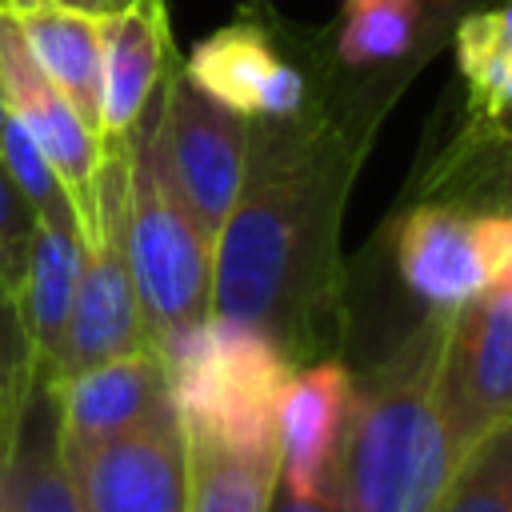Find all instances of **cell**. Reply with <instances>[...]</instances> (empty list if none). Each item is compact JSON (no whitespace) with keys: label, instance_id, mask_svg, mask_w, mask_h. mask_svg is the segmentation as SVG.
I'll use <instances>...</instances> for the list:
<instances>
[{"label":"cell","instance_id":"6da1fadb","mask_svg":"<svg viewBox=\"0 0 512 512\" xmlns=\"http://www.w3.org/2000/svg\"><path fill=\"white\" fill-rule=\"evenodd\" d=\"M380 116L384 100L348 92L248 120L244 180L212 244V312L260 328L292 368L340 336V224Z\"/></svg>","mask_w":512,"mask_h":512},{"label":"cell","instance_id":"7a4b0ae2","mask_svg":"<svg viewBox=\"0 0 512 512\" xmlns=\"http://www.w3.org/2000/svg\"><path fill=\"white\" fill-rule=\"evenodd\" d=\"M448 312H432L364 380H352L336 452L340 512H432L460 452L436 400Z\"/></svg>","mask_w":512,"mask_h":512},{"label":"cell","instance_id":"3957f363","mask_svg":"<svg viewBox=\"0 0 512 512\" xmlns=\"http://www.w3.org/2000/svg\"><path fill=\"white\" fill-rule=\"evenodd\" d=\"M164 368L184 440L276 452V400L292 364L260 328L212 312L176 340Z\"/></svg>","mask_w":512,"mask_h":512},{"label":"cell","instance_id":"277c9868","mask_svg":"<svg viewBox=\"0 0 512 512\" xmlns=\"http://www.w3.org/2000/svg\"><path fill=\"white\" fill-rule=\"evenodd\" d=\"M124 164L128 268L140 300L144 340L164 360L184 332L212 316V244L168 188L144 120L124 140Z\"/></svg>","mask_w":512,"mask_h":512},{"label":"cell","instance_id":"5b68a950","mask_svg":"<svg viewBox=\"0 0 512 512\" xmlns=\"http://www.w3.org/2000/svg\"><path fill=\"white\" fill-rule=\"evenodd\" d=\"M148 144L180 208L192 216L200 236L216 244V232L244 180L248 120L204 96L180 68L164 80L160 112L148 124Z\"/></svg>","mask_w":512,"mask_h":512},{"label":"cell","instance_id":"8992f818","mask_svg":"<svg viewBox=\"0 0 512 512\" xmlns=\"http://www.w3.org/2000/svg\"><path fill=\"white\" fill-rule=\"evenodd\" d=\"M124 176H128V164H124V140H120L100 152L96 236L84 244V264L76 280V300H72L56 380L88 364L148 348L140 300H136V284L128 268V244H124V216H128Z\"/></svg>","mask_w":512,"mask_h":512},{"label":"cell","instance_id":"52a82bcc","mask_svg":"<svg viewBox=\"0 0 512 512\" xmlns=\"http://www.w3.org/2000/svg\"><path fill=\"white\" fill-rule=\"evenodd\" d=\"M396 268L416 300L448 312L512 276L508 208L420 200L396 224Z\"/></svg>","mask_w":512,"mask_h":512},{"label":"cell","instance_id":"ba28073f","mask_svg":"<svg viewBox=\"0 0 512 512\" xmlns=\"http://www.w3.org/2000/svg\"><path fill=\"white\" fill-rule=\"evenodd\" d=\"M436 400L460 456L492 428L512 424V276L448 308Z\"/></svg>","mask_w":512,"mask_h":512},{"label":"cell","instance_id":"9c48e42d","mask_svg":"<svg viewBox=\"0 0 512 512\" xmlns=\"http://www.w3.org/2000/svg\"><path fill=\"white\" fill-rule=\"evenodd\" d=\"M0 88L8 112L48 156L56 180L64 184V196L88 244L96 236V168L104 148L100 136L80 120V112L52 88V80L32 60L16 12H0Z\"/></svg>","mask_w":512,"mask_h":512},{"label":"cell","instance_id":"30bf717a","mask_svg":"<svg viewBox=\"0 0 512 512\" xmlns=\"http://www.w3.org/2000/svg\"><path fill=\"white\" fill-rule=\"evenodd\" d=\"M184 76L244 120H284L308 100L304 68L280 56L272 28L256 16H236L204 36L188 52Z\"/></svg>","mask_w":512,"mask_h":512},{"label":"cell","instance_id":"8fae6325","mask_svg":"<svg viewBox=\"0 0 512 512\" xmlns=\"http://www.w3.org/2000/svg\"><path fill=\"white\" fill-rule=\"evenodd\" d=\"M84 512H184V436L176 416L64 452Z\"/></svg>","mask_w":512,"mask_h":512},{"label":"cell","instance_id":"7c38bea8","mask_svg":"<svg viewBox=\"0 0 512 512\" xmlns=\"http://www.w3.org/2000/svg\"><path fill=\"white\" fill-rule=\"evenodd\" d=\"M52 396L64 452L92 448L124 432H136L152 420L176 416L168 400V368L152 348L68 372L52 380Z\"/></svg>","mask_w":512,"mask_h":512},{"label":"cell","instance_id":"4fadbf2b","mask_svg":"<svg viewBox=\"0 0 512 512\" xmlns=\"http://www.w3.org/2000/svg\"><path fill=\"white\" fill-rule=\"evenodd\" d=\"M348 392L352 372L336 356L288 372L276 400V484L292 496H316L332 484Z\"/></svg>","mask_w":512,"mask_h":512},{"label":"cell","instance_id":"5bb4252c","mask_svg":"<svg viewBox=\"0 0 512 512\" xmlns=\"http://www.w3.org/2000/svg\"><path fill=\"white\" fill-rule=\"evenodd\" d=\"M168 0H124L100 16V148L128 140L172 72Z\"/></svg>","mask_w":512,"mask_h":512},{"label":"cell","instance_id":"9a60e30c","mask_svg":"<svg viewBox=\"0 0 512 512\" xmlns=\"http://www.w3.org/2000/svg\"><path fill=\"white\" fill-rule=\"evenodd\" d=\"M0 512H84L60 448L52 380L32 376L20 416L0 448Z\"/></svg>","mask_w":512,"mask_h":512},{"label":"cell","instance_id":"2e32d148","mask_svg":"<svg viewBox=\"0 0 512 512\" xmlns=\"http://www.w3.org/2000/svg\"><path fill=\"white\" fill-rule=\"evenodd\" d=\"M84 264V236L76 224H44L36 220L28 268L16 292V316L32 348L36 376L56 380L60 372V348L76 300V280Z\"/></svg>","mask_w":512,"mask_h":512},{"label":"cell","instance_id":"e0dca14e","mask_svg":"<svg viewBox=\"0 0 512 512\" xmlns=\"http://www.w3.org/2000/svg\"><path fill=\"white\" fill-rule=\"evenodd\" d=\"M16 20L40 72L100 136V16L40 0Z\"/></svg>","mask_w":512,"mask_h":512},{"label":"cell","instance_id":"ac0fdd59","mask_svg":"<svg viewBox=\"0 0 512 512\" xmlns=\"http://www.w3.org/2000/svg\"><path fill=\"white\" fill-rule=\"evenodd\" d=\"M452 44H456V68L468 92L464 128L508 136V104H512V12L508 4L464 12L456 20Z\"/></svg>","mask_w":512,"mask_h":512},{"label":"cell","instance_id":"d6986e66","mask_svg":"<svg viewBox=\"0 0 512 512\" xmlns=\"http://www.w3.org/2000/svg\"><path fill=\"white\" fill-rule=\"evenodd\" d=\"M276 452L184 440V512H268Z\"/></svg>","mask_w":512,"mask_h":512},{"label":"cell","instance_id":"ffe728a7","mask_svg":"<svg viewBox=\"0 0 512 512\" xmlns=\"http://www.w3.org/2000/svg\"><path fill=\"white\" fill-rule=\"evenodd\" d=\"M416 0H344L336 60L348 68L388 64L412 52Z\"/></svg>","mask_w":512,"mask_h":512},{"label":"cell","instance_id":"44dd1931","mask_svg":"<svg viewBox=\"0 0 512 512\" xmlns=\"http://www.w3.org/2000/svg\"><path fill=\"white\" fill-rule=\"evenodd\" d=\"M432 512H512V424L472 444Z\"/></svg>","mask_w":512,"mask_h":512},{"label":"cell","instance_id":"7402d4cb","mask_svg":"<svg viewBox=\"0 0 512 512\" xmlns=\"http://www.w3.org/2000/svg\"><path fill=\"white\" fill-rule=\"evenodd\" d=\"M0 164H4L8 180L16 184V192L24 196V204L32 208L36 220H44V224H76V212H72V204L64 196V184L56 180L48 156L32 144V136L20 128V120L12 112H8V124L0 132Z\"/></svg>","mask_w":512,"mask_h":512},{"label":"cell","instance_id":"603a6c76","mask_svg":"<svg viewBox=\"0 0 512 512\" xmlns=\"http://www.w3.org/2000/svg\"><path fill=\"white\" fill-rule=\"evenodd\" d=\"M32 376H36V364H32V348L16 316V300L0 292V448L20 416Z\"/></svg>","mask_w":512,"mask_h":512},{"label":"cell","instance_id":"cb8c5ba5","mask_svg":"<svg viewBox=\"0 0 512 512\" xmlns=\"http://www.w3.org/2000/svg\"><path fill=\"white\" fill-rule=\"evenodd\" d=\"M32 232H36V216L0 164V292L12 300H16L24 268H28Z\"/></svg>","mask_w":512,"mask_h":512},{"label":"cell","instance_id":"d4e9b609","mask_svg":"<svg viewBox=\"0 0 512 512\" xmlns=\"http://www.w3.org/2000/svg\"><path fill=\"white\" fill-rule=\"evenodd\" d=\"M468 4H472V0H416V32H412V48L432 52V44H436V36L444 32L448 16H464V12H472Z\"/></svg>","mask_w":512,"mask_h":512},{"label":"cell","instance_id":"484cf974","mask_svg":"<svg viewBox=\"0 0 512 512\" xmlns=\"http://www.w3.org/2000/svg\"><path fill=\"white\" fill-rule=\"evenodd\" d=\"M268 512H340V508H336V476H332V484H324L316 496H292L288 488L276 484Z\"/></svg>","mask_w":512,"mask_h":512},{"label":"cell","instance_id":"4316f807","mask_svg":"<svg viewBox=\"0 0 512 512\" xmlns=\"http://www.w3.org/2000/svg\"><path fill=\"white\" fill-rule=\"evenodd\" d=\"M40 4V0H36ZM44 4H60V8H72V12H88V16H108L116 12L124 0H44Z\"/></svg>","mask_w":512,"mask_h":512},{"label":"cell","instance_id":"83f0119b","mask_svg":"<svg viewBox=\"0 0 512 512\" xmlns=\"http://www.w3.org/2000/svg\"><path fill=\"white\" fill-rule=\"evenodd\" d=\"M32 4H36V0H0V12H16V16H20V12L32 8Z\"/></svg>","mask_w":512,"mask_h":512},{"label":"cell","instance_id":"f1b7e54d","mask_svg":"<svg viewBox=\"0 0 512 512\" xmlns=\"http://www.w3.org/2000/svg\"><path fill=\"white\" fill-rule=\"evenodd\" d=\"M4 124H8V100H4V88H0V132H4Z\"/></svg>","mask_w":512,"mask_h":512}]
</instances>
